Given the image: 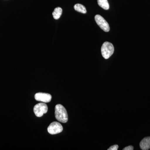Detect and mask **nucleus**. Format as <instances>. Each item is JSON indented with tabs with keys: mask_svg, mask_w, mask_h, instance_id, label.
Listing matches in <instances>:
<instances>
[{
	"mask_svg": "<svg viewBox=\"0 0 150 150\" xmlns=\"http://www.w3.org/2000/svg\"><path fill=\"white\" fill-rule=\"evenodd\" d=\"M95 19L97 24L100 28L105 32H108L110 30V27L107 21L103 17L99 15H96L95 17Z\"/></svg>",
	"mask_w": 150,
	"mask_h": 150,
	"instance_id": "obj_5",
	"label": "nucleus"
},
{
	"mask_svg": "<svg viewBox=\"0 0 150 150\" xmlns=\"http://www.w3.org/2000/svg\"><path fill=\"white\" fill-rule=\"evenodd\" d=\"M101 51L103 57L105 59H109L114 53V46L110 42H105L103 44Z\"/></svg>",
	"mask_w": 150,
	"mask_h": 150,
	"instance_id": "obj_2",
	"label": "nucleus"
},
{
	"mask_svg": "<svg viewBox=\"0 0 150 150\" xmlns=\"http://www.w3.org/2000/svg\"><path fill=\"white\" fill-rule=\"evenodd\" d=\"M118 145H114L110 146L108 150H117L118 149Z\"/></svg>",
	"mask_w": 150,
	"mask_h": 150,
	"instance_id": "obj_11",
	"label": "nucleus"
},
{
	"mask_svg": "<svg viewBox=\"0 0 150 150\" xmlns=\"http://www.w3.org/2000/svg\"><path fill=\"white\" fill-rule=\"evenodd\" d=\"M48 110L47 105L43 103H40L35 105L33 108L34 113L38 117L43 116L44 113H46L47 112Z\"/></svg>",
	"mask_w": 150,
	"mask_h": 150,
	"instance_id": "obj_3",
	"label": "nucleus"
},
{
	"mask_svg": "<svg viewBox=\"0 0 150 150\" xmlns=\"http://www.w3.org/2000/svg\"><path fill=\"white\" fill-rule=\"evenodd\" d=\"M55 117L58 121L66 123L68 121V115L67 110L63 105L57 104L55 107Z\"/></svg>",
	"mask_w": 150,
	"mask_h": 150,
	"instance_id": "obj_1",
	"label": "nucleus"
},
{
	"mask_svg": "<svg viewBox=\"0 0 150 150\" xmlns=\"http://www.w3.org/2000/svg\"><path fill=\"white\" fill-rule=\"evenodd\" d=\"M134 149V147L132 146H129L123 149V150H133Z\"/></svg>",
	"mask_w": 150,
	"mask_h": 150,
	"instance_id": "obj_12",
	"label": "nucleus"
},
{
	"mask_svg": "<svg viewBox=\"0 0 150 150\" xmlns=\"http://www.w3.org/2000/svg\"><path fill=\"white\" fill-rule=\"evenodd\" d=\"M98 4L100 6L105 10H108L109 8V5L107 0H97Z\"/></svg>",
	"mask_w": 150,
	"mask_h": 150,
	"instance_id": "obj_10",
	"label": "nucleus"
},
{
	"mask_svg": "<svg viewBox=\"0 0 150 150\" xmlns=\"http://www.w3.org/2000/svg\"><path fill=\"white\" fill-rule=\"evenodd\" d=\"M140 147L143 150H148L150 149V137H145L140 142Z\"/></svg>",
	"mask_w": 150,
	"mask_h": 150,
	"instance_id": "obj_7",
	"label": "nucleus"
},
{
	"mask_svg": "<svg viewBox=\"0 0 150 150\" xmlns=\"http://www.w3.org/2000/svg\"><path fill=\"white\" fill-rule=\"evenodd\" d=\"M35 98L37 101L43 103H49L51 101L52 96L50 94L38 93L35 94Z\"/></svg>",
	"mask_w": 150,
	"mask_h": 150,
	"instance_id": "obj_6",
	"label": "nucleus"
},
{
	"mask_svg": "<svg viewBox=\"0 0 150 150\" xmlns=\"http://www.w3.org/2000/svg\"><path fill=\"white\" fill-rule=\"evenodd\" d=\"M63 130V127L62 124L56 121L51 123L48 128V133L52 135L61 133Z\"/></svg>",
	"mask_w": 150,
	"mask_h": 150,
	"instance_id": "obj_4",
	"label": "nucleus"
},
{
	"mask_svg": "<svg viewBox=\"0 0 150 150\" xmlns=\"http://www.w3.org/2000/svg\"><path fill=\"white\" fill-rule=\"evenodd\" d=\"M74 8L75 10L81 13H86L87 11L85 7L81 4H75L74 6Z\"/></svg>",
	"mask_w": 150,
	"mask_h": 150,
	"instance_id": "obj_9",
	"label": "nucleus"
},
{
	"mask_svg": "<svg viewBox=\"0 0 150 150\" xmlns=\"http://www.w3.org/2000/svg\"><path fill=\"white\" fill-rule=\"evenodd\" d=\"M62 9L60 7H57L55 8L53 13V16L56 20L60 18L62 13Z\"/></svg>",
	"mask_w": 150,
	"mask_h": 150,
	"instance_id": "obj_8",
	"label": "nucleus"
}]
</instances>
